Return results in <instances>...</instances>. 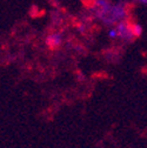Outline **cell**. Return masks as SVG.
<instances>
[{"label":"cell","instance_id":"cell-1","mask_svg":"<svg viewBox=\"0 0 147 148\" xmlns=\"http://www.w3.org/2000/svg\"><path fill=\"white\" fill-rule=\"evenodd\" d=\"M115 31H117V35H118V38L125 40V41H132L134 40L133 38V35L131 33V28H130V23L128 21H119L117 24V26L114 27Z\"/></svg>","mask_w":147,"mask_h":148},{"label":"cell","instance_id":"cell-2","mask_svg":"<svg viewBox=\"0 0 147 148\" xmlns=\"http://www.w3.org/2000/svg\"><path fill=\"white\" fill-rule=\"evenodd\" d=\"M63 42V38L59 33H51L46 38V45L48 46L49 49H56L59 48Z\"/></svg>","mask_w":147,"mask_h":148},{"label":"cell","instance_id":"cell-3","mask_svg":"<svg viewBox=\"0 0 147 148\" xmlns=\"http://www.w3.org/2000/svg\"><path fill=\"white\" fill-rule=\"evenodd\" d=\"M130 28H131V33L133 35V38H139L142 34V26L138 23H130Z\"/></svg>","mask_w":147,"mask_h":148},{"label":"cell","instance_id":"cell-4","mask_svg":"<svg viewBox=\"0 0 147 148\" xmlns=\"http://www.w3.org/2000/svg\"><path fill=\"white\" fill-rule=\"evenodd\" d=\"M107 35H108V38H109V39H117V38H118V35H117V31H115V28H114V27L108 29Z\"/></svg>","mask_w":147,"mask_h":148},{"label":"cell","instance_id":"cell-5","mask_svg":"<svg viewBox=\"0 0 147 148\" xmlns=\"http://www.w3.org/2000/svg\"><path fill=\"white\" fill-rule=\"evenodd\" d=\"M138 1H139L140 4H142V5H146V4H147V0H138Z\"/></svg>","mask_w":147,"mask_h":148}]
</instances>
